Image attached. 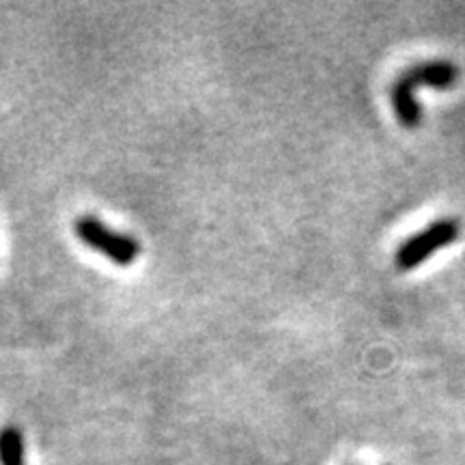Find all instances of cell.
Wrapping results in <instances>:
<instances>
[{
  "instance_id": "1",
  "label": "cell",
  "mask_w": 465,
  "mask_h": 465,
  "mask_svg": "<svg viewBox=\"0 0 465 465\" xmlns=\"http://www.w3.org/2000/svg\"><path fill=\"white\" fill-rule=\"evenodd\" d=\"M74 232L86 248L95 250L97 254L106 257L110 263L119 267H130L141 257L143 248L132 235L119 232L104 224L95 216H80L74 223Z\"/></svg>"
},
{
  "instance_id": "2",
  "label": "cell",
  "mask_w": 465,
  "mask_h": 465,
  "mask_svg": "<svg viewBox=\"0 0 465 465\" xmlns=\"http://www.w3.org/2000/svg\"><path fill=\"white\" fill-rule=\"evenodd\" d=\"M461 235V224L455 218H440L427 226V229L418 231L416 235L407 237L394 252V265L401 272H411L418 265H422L429 257L440 252L441 248L455 243Z\"/></svg>"
},
{
  "instance_id": "3",
  "label": "cell",
  "mask_w": 465,
  "mask_h": 465,
  "mask_svg": "<svg viewBox=\"0 0 465 465\" xmlns=\"http://www.w3.org/2000/svg\"><path fill=\"white\" fill-rule=\"evenodd\" d=\"M407 78L414 83L418 89L420 86H431V89H452L459 83V67L452 61H444V58H435V61H424L418 65L405 69L403 72Z\"/></svg>"
},
{
  "instance_id": "4",
  "label": "cell",
  "mask_w": 465,
  "mask_h": 465,
  "mask_svg": "<svg viewBox=\"0 0 465 465\" xmlns=\"http://www.w3.org/2000/svg\"><path fill=\"white\" fill-rule=\"evenodd\" d=\"M416 89L418 86L407 78L405 74H401L392 83L391 89V102L394 113H397L401 125L407 130H416L422 124V108L416 100Z\"/></svg>"
},
{
  "instance_id": "5",
  "label": "cell",
  "mask_w": 465,
  "mask_h": 465,
  "mask_svg": "<svg viewBox=\"0 0 465 465\" xmlns=\"http://www.w3.org/2000/svg\"><path fill=\"white\" fill-rule=\"evenodd\" d=\"M0 465H26L25 435L14 424L0 429Z\"/></svg>"
}]
</instances>
